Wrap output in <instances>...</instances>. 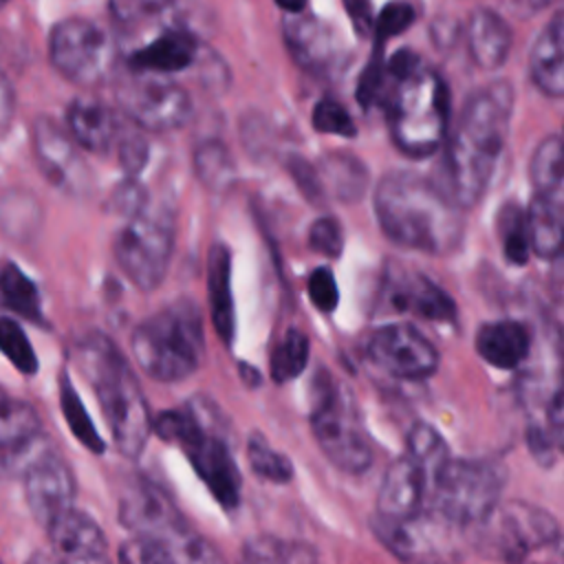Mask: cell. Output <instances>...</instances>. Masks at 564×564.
I'll return each mask as SVG.
<instances>
[{"label": "cell", "mask_w": 564, "mask_h": 564, "mask_svg": "<svg viewBox=\"0 0 564 564\" xmlns=\"http://www.w3.org/2000/svg\"><path fill=\"white\" fill-rule=\"evenodd\" d=\"M46 533L51 540V551L68 564L106 562L108 542L101 527L90 516L77 511L75 507L55 518L46 527Z\"/></svg>", "instance_id": "22"}, {"label": "cell", "mask_w": 564, "mask_h": 564, "mask_svg": "<svg viewBox=\"0 0 564 564\" xmlns=\"http://www.w3.org/2000/svg\"><path fill=\"white\" fill-rule=\"evenodd\" d=\"M40 205L24 189H9L0 196V229L15 242L31 240L40 229Z\"/></svg>", "instance_id": "34"}, {"label": "cell", "mask_w": 564, "mask_h": 564, "mask_svg": "<svg viewBox=\"0 0 564 564\" xmlns=\"http://www.w3.org/2000/svg\"><path fill=\"white\" fill-rule=\"evenodd\" d=\"M416 13L408 2H390L381 9V13L375 18L372 22V31H375V42L383 44V40L394 37L399 33H403L412 22H414Z\"/></svg>", "instance_id": "43"}, {"label": "cell", "mask_w": 564, "mask_h": 564, "mask_svg": "<svg viewBox=\"0 0 564 564\" xmlns=\"http://www.w3.org/2000/svg\"><path fill=\"white\" fill-rule=\"evenodd\" d=\"M26 564H68V562H64L59 555H55L53 551H35L29 560H26Z\"/></svg>", "instance_id": "51"}, {"label": "cell", "mask_w": 564, "mask_h": 564, "mask_svg": "<svg viewBox=\"0 0 564 564\" xmlns=\"http://www.w3.org/2000/svg\"><path fill=\"white\" fill-rule=\"evenodd\" d=\"M529 73L533 84L546 97H562L564 93V24L562 13L555 11L549 24L538 35L529 55Z\"/></svg>", "instance_id": "25"}, {"label": "cell", "mask_w": 564, "mask_h": 564, "mask_svg": "<svg viewBox=\"0 0 564 564\" xmlns=\"http://www.w3.org/2000/svg\"><path fill=\"white\" fill-rule=\"evenodd\" d=\"M529 174L535 194L564 196L562 194V137L549 134L533 152Z\"/></svg>", "instance_id": "36"}, {"label": "cell", "mask_w": 564, "mask_h": 564, "mask_svg": "<svg viewBox=\"0 0 564 564\" xmlns=\"http://www.w3.org/2000/svg\"><path fill=\"white\" fill-rule=\"evenodd\" d=\"M498 236L505 249V256L511 264H524L531 251L529 245V231H527V218L524 209L516 203L502 205L498 214Z\"/></svg>", "instance_id": "39"}, {"label": "cell", "mask_w": 564, "mask_h": 564, "mask_svg": "<svg viewBox=\"0 0 564 564\" xmlns=\"http://www.w3.org/2000/svg\"><path fill=\"white\" fill-rule=\"evenodd\" d=\"M315 172H317V181L324 198L352 203V200H359L368 189V170L352 154H344V152L324 154L315 163Z\"/></svg>", "instance_id": "30"}, {"label": "cell", "mask_w": 564, "mask_h": 564, "mask_svg": "<svg viewBox=\"0 0 564 564\" xmlns=\"http://www.w3.org/2000/svg\"><path fill=\"white\" fill-rule=\"evenodd\" d=\"M0 297L22 319L44 324L40 291L15 262H4L0 269Z\"/></svg>", "instance_id": "33"}, {"label": "cell", "mask_w": 564, "mask_h": 564, "mask_svg": "<svg viewBox=\"0 0 564 564\" xmlns=\"http://www.w3.org/2000/svg\"><path fill=\"white\" fill-rule=\"evenodd\" d=\"M509 24L489 9H476L467 22V48L471 59L487 70L498 68L511 48Z\"/></svg>", "instance_id": "27"}, {"label": "cell", "mask_w": 564, "mask_h": 564, "mask_svg": "<svg viewBox=\"0 0 564 564\" xmlns=\"http://www.w3.org/2000/svg\"><path fill=\"white\" fill-rule=\"evenodd\" d=\"M117 104L132 126L150 132H167L187 123L189 95L172 79L150 73H132L117 86Z\"/></svg>", "instance_id": "14"}, {"label": "cell", "mask_w": 564, "mask_h": 564, "mask_svg": "<svg viewBox=\"0 0 564 564\" xmlns=\"http://www.w3.org/2000/svg\"><path fill=\"white\" fill-rule=\"evenodd\" d=\"M282 35L295 64L308 73H330L344 59V46L337 31L315 15L297 13L286 18Z\"/></svg>", "instance_id": "20"}, {"label": "cell", "mask_w": 564, "mask_h": 564, "mask_svg": "<svg viewBox=\"0 0 564 564\" xmlns=\"http://www.w3.org/2000/svg\"><path fill=\"white\" fill-rule=\"evenodd\" d=\"M311 427L319 449L335 467L348 474H361L370 467L372 449L355 403L324 370L313 386Z\"/></svg>", "instance_id": "9"}, {"label": "cell", "mask_w": 564, "mask_h": 564, "mask_svg": "<svg viewBox=\"0 0 564 564\" xmlns=\"http://www.w3.org/2000/svg\"><path fill=\"white\" fill-rule=\"evenodd\" d=\"M194 172L205 187L227 189L234 183L236 167L229 150L220 141L209 139L194 150Z\"/></svg>", "instance_id": "37"}, {"label": "cell", "mask_w": 564, "mask_h": 564, "mask_svg": "<svg viewBox=\"0 0 564 564\" xmlns=\"http://www.w3.org/2000/svg\"><path fill=\"white\" fill-rule=\"evenodd\" d=\"M121 121L117 115L93 97H77L66 108V132L88 152H108L119 137Z\"/></svg>", "instance_id": "24"}, {"label": "cell", "mask_w": 564, "mask_h": 564, "mask_svg": "<svg viewBox=\"0 0 564 564\" xmlns=\"http://www.w3.org/2000/svg\"><path fill=\"white\" fill-rule=\"evenodd\" d=\"M15 115V90L11 79L0 70V137L11 128Z\"/></svg>", "instance_id": "49"}, {"label": "cell", "mask_w": 564, "mask_h": 564, "mask_svg": "<svg viewBox=\"0 0 564 564\" xmlns=\"http://www.w3.org/2000/svg\"><path fill=\"white\" fill-rule=\"evenodd\" d=\"M7 2H9V0H0V7H4V4H7Z\"/></svg>", "instance_id": "54"}, {"label": "cell", "mask_w": 564, "mask_h": 564, "mask_svg": "<svg viewBox=\"0 0 564 564\" xmlns=\"http://www.w3.org/2000/svg\"><path fill=\"white\" fill-rule=\"evenodd\" d=\"M375 366L399 379H425L438 368V352L423 333L410 324H386L377 328L366 344Z\"/></svg>", "instance_id": "16"}, {"label": "cell", "mask_w": 564, "mask_h": 564, "mask_svg": "<svg viewBox=\"0 0 564 564\" xmlns=\"http://www.w3.org/2000/svg\"><path fill=\"white\" fill-rule=\"evenodd\" d=\"M308 245L313 251L337 258L344 249V231L335 218H317L308 229Z\"/></svg>", "instance_id": "45"}, {"label": "cell", "mask_w": 564, "mask_h": 564, "mask_svg": "<svg viewBox=\"0 0 564 564\" xmlns=\"http://www.w3.org/2000/svg\"><path fill=\"white\" fill-rule=\"evenodd\" d=\"M46 447L35 408L22 399L0 394V474L22 469Z\"/></svg>", "instance_id": "19"}, {"label": "cell", "mask_w": 564, "mask_h": 564, "mask_svg": "<svg viewBox=\"0 0 564 564\" xmlns=\"http://www.w3.org/2000/svg\"><path fill=\"white\" fill-rule=\"evenodd\" d=\"M31 143L35 161L53 187L75 198L90 192V170L79 152V145L64 126L46 115L35 117L31 123Z\"/></svg>", "instance_id": "15"}, {"label": "cell", "mask_w": 564, "mask_h": 564, "mask_svg": "<svg viewBox=\"0 0 564 564\" xmlns=\"http://www.w3.org/2000/svg\"><path fill=\"white\" fill-rule=\"evenodd\" d=\"M247 460L251 471L269 482L284 485L293 478V463L278 449H273L264 436L253 434L247 443Z\"/></svg>", "instance_id": "40"}, {"label": "cell", "mask_w": 564, "mask_h": 564, "mask_svg": "<svg viewBox=\"0 0 564 564\" xmlns=\"http://www.w3.org/2000/svg\"><path fill=\"white\" fill-rule=\"evenodd\" d=\"M390 302L397 311L416 315L427 322H454L456 306L452 297L423 275L405 278L392 286Z\"/></svg>", "instance_id": "28"}, {"label": "cell", "mask_w": 564, "mask_h": 564, "mask_svg": "<svg viewBox=\"0 0 564 564\" xmlns=\"http://www.w3.org/2000/svg\"><path fill=\"white\" fill-rule=\"evenodd\" d=\"M121 564H225L218 549L187 524L165 535H132L119 549Z\"/></svg>", "instance_id": "18"}, {"label": "cell", "mask_w": 564, "mask_h": 564, "mask_svg": "<svg viewBox=\"0 0 564 564\" xmlns=\"http://www.w3.org/2000/svg\"><path fill=\"white\" fill-rule=\"evenodd\" d=\"M474 529L480 531V546L509 564H520L531 553L555 546L560 540L557 520L542 507L522 500L498 505Z\"/></svg>", "instance_id": "13"}, {"label": "cell", "mask_w": 564, "mask_h": 564, "mask_svg": "<svg viewBox=\"0 0 564 564\" xmlns=\"http://www.w3.org/2000/svg\"><path fill=\"white\" fill-rule=\"evenodd\" d=\"M24 498L35 520L46 529L64 511L73 509L75 478L64 458L48 445L22 469Z\"/></svg>", "instance_id": "17"}, {"label": "cell", "mask_w": 564, "mask_h": 564, "mask_svg": "<svg viewBox=\"0 0 564 564\" xmlns=\"http://www.w3.org/2000/svg\"><path fill=\"white\" fill-rule=\"evenodd\" d=\"M0 352L13 364V368L22 375L37 372V355L20 326L18 319L2 315L0 317Z\"/></svg>", "instance_id": "41"}, {"label": "cell", "mask_w": 564, "mask_h": 564, "mask_svg": "<svg viewBox=\"0 0 564 564\" xmlns=\"http://www.w3.org/2000/svg\"><path fill=\"white\" fill-rule=\"evenodd\" d=\"M306 2H308V0H275V4H278L280 9H284V11L293 13V15L302 13V11L306 9Z\"/></svg>", "instance_id": "52"}, {"label": "cell", "mask_w": 564, "mask_h": 564, "mask_svg": "<svg viewBox=\"0 0 564 564\" xmlns=\"http://www.w3.org/2000/svg\"><path fill=\"white\" fill-rule=\"evenodd\" d=\"M377 540L403 564H458L465 553V529L423 507L403 518L372 516Z\"/></svg>", "instance_id": "10"}, {"label": "cell", "mask_w": 564, "mask_h": 564, "mask_svg": "<svg viewBox=\"0 0 564 564\" xmlns=\"http://www.w3.org/2000/svg\"><path fill=\"white\" fill-rule=\"evenodd\" d=\"M59 408H62V414H64L66 425L73 432V436L86 449H90L95 454H101L106 443L101 441L97 427L93 425V421H90V416H88V412H86V408H84V403H82V399H79L70 377L66 372L59 375Z\"/></svg>", "instance_id": "35"}, {"label": "cell", "mask_w": 564, "mask_h": 564, "mask_svg": "<svg viewBox=\"0 0 564 564\" xmlns=\"http://www.w3.org/2000/svg\"><path fill=\"white\" fill-rule=\"evenodd\" d=\"M308 297L319 311H324V313L335 311V306L339 302V291H337V282H335L330 269L319 267L311 273V278H308Z\"/></svg>", "instance_id": "46"}, {"label": "cell", "mask_w": 564, "mask_h": 564, "mask_svg": "<svg viewBox=\"0 0 564 564\" xmlns=\"http://www.w3.org/2000/svg\"><path fill=\"white\" fill-rule=\"evenodd\" d=\"M198 53L196 33L181 26H165L152 42L137 48L128 57V68L132 73L150 75H172L192 66Z\"/></svg>", "instance_id": "23"}, {"label": "cell", "mask_w": 564, "mask_h": 564, "mask_svg": "<svg viewBox=\"0 0 564 564\" xmlns=\"http://www.w3.org/2000/svg\"><path fill=\"white\" fill-rule=\"evenodd\" d=\"M306 361H308V337L297 328H289L271 352V364H269L271 379L275 383L291 381L306 368Z\"/></svg>", "instance_id": "38"}, {"label": "cell", "mask_w": 564, "mask_h": 564, "mask_svg": "<svg viewBox=\"0 0 564 564\" xmlns=\"http://www.w3.org/2000/svg\"><path fill=\"white\" fill-rule=\"evenodd\" d=\"M289 172L293 174L297 187L302 189V194L311 200H324V194H322V187H319V181H317V172H315V165L304 161L302 156H291L289 159Z\"/></svg>", "instance_id": "48"}, {"label": "cell", "mask_w": 564, "mask_h": 564, "mask_svg": "<svg viewBox=\"0 0 564 564\" xmlns=\"http://www.w3.org/2000/svg\"><path fill=\"white\" fill-rule=\"evenodd\" d=\"M218 410L203 397L189 399L185 410H165L152 423V430L178 443L194 465L200 480L225 507L234 509L240 500V471L225 441V423L216 421Z\"/></svg>", "instance_id": "5"}, {"label": "cell", "mask_w": 564, "mask_h": 564, "mask_svg": "<svg viewBox=\"0 0 564 564\" xmlns=\"http://www.w3.org/2000/svg\"><path fill=\"white\" fill-rule=\"evenodd\" d=\"M313 128L326 134H341V137H355V123L348 115V110L335 101V99H319L313 108Z\"/></svg>", "instance_id": "42"}, {"label": "cell", "mask_w": 564, "mask_h": 564, "mask_svg": "<svg viewBox=\"0 0 564 564\" xmlns=\"http://www.w3.org/2000/svg\"><path fill=\"white\" fill-rule=\"evenodd\" d=\"M174 249V214L167 205H148L128 218L115 238V260L141 291L156 289Z\"/></svg>", "instance_id": "11"}, {"label": "cell", "mask_w": 564, "mask_h": 564, "mask_svg": "<svg viewBox=\"0 0 564 564\" xmlns=\"http://www.w3.org/2000/svg\"><path fill=\"white\" fill-rule=\"evenodd\" d=\"M509 119L511 88L505 82L480 88L463 106L456 130L445 145L441 181H434L460 209L471 207L485 194L507 141Z\"/></svg>", "instance_id": "1"}, {"label": "cell", "mask_w": 564, "mask_h": 564, "mask_svg": "<svg viewBox=\"0 0 564 564\" xmlns=\"http://www.w3.org/2000/svg\"><path fill=\"white\" fill-rule=\"evenodd\" d=\"M148 194L145 189L134 181V178H128L126 183H121L115 194H112V200H110V207L117 212V214H123L126 218L134 216L137 212H141L145 205H148Z\"/></svg>", "instance_id": "47"}, {"label": "cell", "mask_w": 564, "mask_h": 564, "mask_svg": "<svg viewBox=\"0 0 564 564\" xmlns=\"http://www.w3.org/2000/svg\"><path fill=\"white\" fill-rule=\"evenodd\" d=\"M388 126L397 148L414 159L436 152L449 121V93L443 77L412 51L386 59Z\"/></svg>", "instance_id": "3"}, {"label": "cell", "mask_w": 564, "mask_h": 564, "mask_svg": "<svg viewBox=\"0 0 564 564\" xmlns=\"http://www.w3.org/2000/svg\"><path fill=\"white\" fill-rule=\"evenodd\" d=\"M48 57L64 79L79 86H97L112 73L117 48L101 24L73 15L51 29Z\"/></svg>", "instance_id": "12"}, {"label": "cell", "mask_w": 564, "mask_h": 564, "mask_svg": "<svg viewBox=\"0 0 564 564\" xmlns=\"http://www.w3.org/2000/svg\"><path fill=\"white\" fill-rule=\"evenodd\" d=\"M531 9H542V7H549V4H553V2H557V0H524Z\"/></svg>", "instance_id": "53"}, {"label": "cell", "mask_w": 564, "mask_h": 564, "mask_svg": "<svg viewBox=\"0 0 564 564\" xmlns=\"http://www.w3.org/2000/svg\"><path fill=\"white\" fill-rule=\"evenodd\" d=\"M375 214L383 234L405 249L443 256L463 236L460 207L416 172H388L375 189Z\"/></svg>", "instance_id": "2"}, {"label": "cell", "mask_w": 564, "mask_h": 564, "mask_svg": "<svg viewBox=\"0 0 564 564\" xmlns=\"http://www.w3.org/2000/svg\"><path fill=\"white\" fill-rule=\"evenodd\" d=\"M529 348L531 335L527 326L516 319L489 322L476 335L478 355L500 370L518 368L527 359Z\"/></svg>", "instance_id": "26"}, {"label": "cell", "mask_w": 564, "mask_h": 564, "mask_svg": "<svg viewBox=\"0 0 564 564\" xmlns=\"http://www.w3.org/2000/svg\"><path fill=\"white\" fill-rule=\"evenodd\" d=\"M449 458L443 436L432 425H412L403 454L388 467L381 480L377 513L383 518H403L427 507Z\"/></svg>", "instance_id": "7"}, {"label": "cell", "mask_w": 564, "mask_h": 564, "mask_svg": "<svg viewBox=\"0 0 564 564\" xmlns=\"http://www.w3.org/2000/svg\"><path fill=\"white\" fill-rule=\"evenodd\" d=\"M117 154H119V163L121 167L128 172L130 178H134L148 161V141L143 139V134L139 132V128L134 126L132 130H126L121 126L119 137H117Z\"/></svg>", "instance_id": "44"}, {"label": "cell", "mask_w": 564, "mask_h": 564, "mask_svg": "<svg viewBox=\"0 0 564 564\" xmlns=\"http://www.w3.org/2000/svg\"><path fill=\"white\" fill-rule=\"evenodd\" d=\"M240 564H319V560L308 542L264 533L242 544Z\"/></svg>", "instance_id": "32"}, {"label": "cell", "mask_w": 564, "mask_h": 564, "mask_svg": "<svg viewBox=\"0 0 564 564\" xmlns=\"http://www.w3.org/2000/svg\"><path fill=\"white\" fill-rule=\"evenodd\" d=\"M77 361L95 388L117 449L137 458L150 438L152 419L128 361L101 333H90L77 344Z\"/></svg>", "instance_id": "4"}, {"label": "cell", "mask_w": 564, "mask_h": 564, "mask_svg": "<svg viewBox=\"0 0 564 564\" xmlns=\"http://www.w3.org/2000/svg\"><path fill=\"white\" fill-rule=\"evenodd\" d=\"M346 4V11L355 24V29L361 33V35H368L372 31V11H370V2L368 0H344Z\"/></svg>", "instance_id": "50"}, {"label": "cell", "mask_w": 564, "mask_h": 564, "mask_svg": "<svg viewBox=\"0 0 564 564\" xmlns=\"http://www.w3.org/2000/svg\"><path fill=\"white\" fill-rule=\"evenodd\" d=\"M505 485L507 467L496 458H449L427 507L467 531L500 505Z\"/></svg>", "instance_id": "8"}, {"label": "cell", "mask_w": 564, "mask_h": 564, "mask_svg": "<svg viewBox=\"0 0 564 564\" xmlns=\"http://www.w3.org/2000/svg\"><path fill=\"white\" fill-rule=\"evenodd\" d=\"M132 352L141 370L156 381H181L196 372L205 352L196 304L176 300L143 319L132 333Z\"/></svg>", "instance_id": "6"}, {"label": "cell", "mask_w": 564, "mask_h": 564, "mask_svg": "<svg viewBox=\"0 0 564 564\" xmlns=\"http://www.w3.org/2000/svg\"><path fill=\"white\" fill-rule=\"evenodd\" d=\"M564 196L535 194L524 212L529 245L540 258H557L562 249V218Z\"/></svg>", "instance_id": "31"}, {"label": "cell", "mask_w": 564, "mask_h": 564, "mask_svg": "<svg viewBox=\"0 0 564 564\" xmlns=\"http://www.w3.org/2000/svg\"><path fill=\"white\" fill-rule=\"evenodd\" d=\"M119 520L132 535H165L187 522L154 482L137 478L119 500Z\"/></svg>", "instance_id": "21"}, {"label": "cell", "mask_w": 564, "mask_h": 564, "mask_svg": "<svg viewBox=\"0 0 564 564\" xmlns=\"http://www.w3.org/2000/svg\"><path fill=\"white\" fill-rule=\"evenodd\" d=\"M231 256L223 242L209 247L207 258V289H209V306L212 322L218 337L225 344H231L236 330L234 317V300H231Z\"/></svg>", "instance_id": "29"}]
</instances>
